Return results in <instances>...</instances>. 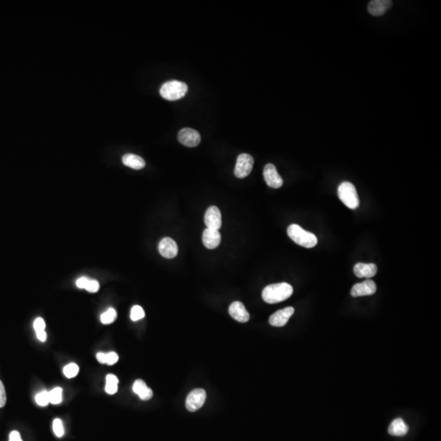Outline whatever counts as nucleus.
<instances>
[{"label": "nucleus", "mask_w": 441, "mask_h": 441, "mask_svg": "<svg viewBox=\"0 0 441 441\" xmlns=\"http://www.w3.org/2000/svg\"><path fill=\"white\" fill-rule=\"evenodd\" d=\"M159 252L162 257L171 259L178 255V245L173 239L166 237L161 240L159 244Z\"/></svg>", "instance_id": "nucleus-12"}, {"label": "nucleus", "mask_w": 441, "mask_h": 441, "mask_svg": "<svg viewBox=\"0 0 441 441\" xmlns=\"http://www.w3.org/2000/svg\"><path fill=\"white\" fill-rule=\"evenodd\" d=\"M105 390H106V393L109 394V395H114L118 391V385L117 384H108V383H106Z\"/></svg>", "instance_id": "nucleus-30"}, {"label": "nucleus", "mask_w": 441, "mask_h": 441, "mask_svg": "<svg viewBox=\"0 0 441 441\" xmlns=\"http://www.w3.org/2000/svg\"><path fill=\"white\" fill-rule=\"evenodd\" d=\"M340 200L350 209H355L359 205V199L355 186L349 182L340 184L337 189Z\"/></svg>", "instance_id": "nucleus-4"}, {"label": "nucleus", "mask_w": 441, "mask_h": 441, "mask_svg": "<svg viewBox=\"0 0 441 441\" xmlns=\"http://www.w3.org/2000/svg\"><path fill=\"white\" fill-rule=\"evenodd\" d=\"M89 279L87 277H80V279H77L76 281V285L80 288H85L87 283H89Z\"/></svg>", "instance_id": "nucleus-31"}, {"label": "nucleus", "mask_w": 441, "mask_h": 441, "mask_svg": "<svg viewBox=\"0 0 441 441\" xmlns=\"http://www.w3.org/2000/svg\"><path fill=\"white\" fill-rule=\"evenodd\" d=\"M131 320L132 321H137V320H141L145 317V312L143 310L142 307L140 306H134L131 310V315H130Z\"/></svg>", "instance_id": "nucleus-23"}, {"label": "nucleus", "mask_w": 441, "mask_h": 441, "mask_svg": "<svg viewBox=\"0 0 441 441\" xmlns=\"http://www.w3.org/2000/svg\"><path fill=\"white\" fill-rule=\"evenodd\" d=\"M62 389L56 387L49 392V402L52 404H61L62 401Z\"/></svg>", "instance_id": "nucleus-21"}, {"label": "nucleus", "mask_w": 441, "mask_h": 441, "mask_svg": "<svg viewBox=\"0 0 441 441\" xmlns=\"http://www.w3.org/2000/svg\"><path fill=\"white\" fill-rule=\"evenodd\" d=\"M7 401L6 391L2 381L0 380V408L5 406Z\"/></svg>", "instance_id": "nucleus-27"}, {"label": "nucleus", "mask_w": 441, "mask_h": 441, "mask_svg": "<svg viewBox=\"0 0 441 441\" xmlns=\"http://www.w3.org/2000/svg\"><path fill=\"white\" fill-rule=\"evenodd\" d=\"M204 223L207 228L219 231L222 227V213L217 207L211 206L207 209L204 215Z\"/></svg>", "instance_id": "nucleus-10"}, {"label": "nucleus", "mask_w": 441, "mask_h": 441, "mask_svg": "<svg viewBox=\"0 0 441 441\" xmlns=\"http://www.w3.org/2000/svg\"><path fill=\"white\" fill-rule=\"evenodd\" d=\"M188 91V86L185 83L171 80L162 85L160 89V95L169 101H177L186 95Z\"/></svg>", "instance_id": "nucleus-3"}, {"label": "nucleus", "mask_w": 441, "mask_h": 441, "mask_svg": "<svg viewBox=\"0 0 441 441\" xmlns=\"http://www.w3.org/2000/svg\"><path fill=\"white\" fill-rule=\"evenodd\" d=\"M178 141L187 147H195L201 141V136L196 130L190 128H182L178 132Z\"/></svg>", "instance_id": "nucleus-7"}, {"label": "nucleus", "mask_w": 441, "mask_h": 441, "mask_svg": "<svg viewBox=\"0 0 441 441\" xmlns=\"http://www.w3.org/2000/svg\"><path fill=\"white\" fill-rule=\"evenodd\" d=\"M37 337H38V339L40 341V342H45L46 339H47V333H46L45 331H41V332H38L36 333Z\"/></svg>", "instance_id": "nucleus-34"}, {"label": "nucleus", "mask_w": 441, "mask_h": 441, "mask_svg": "<svg viewBox=\"0 0 441 441\" xmlns=\"http://www.w3.org/2000/svg\"><path fill=\"white\" fill-rule=\"evenodd\" d=\"M378 271V267L374 263H359L355 264L354 266V273L359 278H366L370 279L376 275Z\"/></svg>", "instance_id": "nucleus-15"}, {"label": "nucleus", "mask_w": 441, "mask_h": 441, "mask_svg": "<svg viewBox=\"0 0 441 441\" xmlns=\"http://www.w3.org/2000/svg\"><path fill=\"white\" fill-rule=\"evenodd\" d=\"M294 308L292 307H285L283 309L279 310L278 312L273 314L269 319V323L270 325L275 327H283L288 323L290 317L293 315Z\"/></svg>", "instance_id": "nucleus-11"}, {"label": "nucleus", "mask_w": 441, "mask_h": 441, "mask_svg": "<svg viewBox=\"0 0 441 441\" xmlns=\"http://www.w3.org/2000/svg\"><path fill=\"white\" fill-rule=\"evenodd\" d=\"M45 322H44V320L43 319L37 318L36 320H35V322H34V329H35V332L38 333V332H41V331H44L45 329Z\"/></svg>", "instance_id": "nucleus-29"}, {"label": "nucleus", "mask_w": 441, "mask_h": 441, "mask_svg": "<svg viewBox=\"0 0 441 441\" xmlns=\"http://www.w3.org/2000/svg\"><path fill=\"white\" fill-rule=\"evenodd\" d=\"M409 431V426L402 418H396L390 425L388 432L393 436H404Z\"/></svg>", "instance_id": "nucleus-17"}, {"label": "nucleus", "mask_w": 441, "mask_h": 441, "mask_svg": "<svg viewBox=\"0 0 441 441\" xmlns=\"http://www.w3.org/2000/svg\"><path fill=\"white\" fill-rule=\"evenodd\" d=\"M79 366L75 363H69L63 369V373L67 379H73L78 374Z\"/></svg>", "instance_id": "nucleus-22"}, {"label": "nucleus", "mask_w": 441, "mask_h": 441, "mask_svg": "<svg viewBox=\"0 0 441 441\" xmlns=\"http://www.w3.org/2000/svg\"><path fill=\"white\" fill-rule=\"evenodd\" d=\"M117 318L116 311L113 308H110L101 316V321L103 325H110L114 322Z\"/></svg>", "instance_id": "nucleus-20"}, {"label": "nucleus", "mask_w": 441, "mask_h": 441, "mask_svg": "<svg viewBox=\"0 0 441 441\" xmlns=\"http://www.w3.org/2000/svg\"><path fill=\"white\" fill-rule=\"evenodd\" d=\"M106 381V383H108V384H117L118 385V383H119V379L114 374H109V375H107Z\"/></svg>", "instance_id": "nucleus-33"}, {"label": "nucleus", "mask_w": 441, "mask_h": 441, "mask_svg": "<svg viewBox=\"0 0 441 441\" xmlns=\"http://www.w3.org/2000/svg\"><path fill=\"white\" fill-rule=\"evenodd\" d=\"M377 291V286L375 282L371 279H366L362 283H356L353 286L350 291L351 296L357 297L370 296L375 293Z\"/></svg>", "instance_id": "nucleus-9"}, {"label": "nucleus", "mask_w": 441, "mask_h": 441, "mask_svg": "<svg viewBox=\"0 0 441 441\" xmlns=\"http://www.w3.org/2000/svg\"><path fill=\"white\" fill-rule=\"evenodd\" d=\"M293 288L289 283H274L266 286L262 291V299L269 304H275L287 300L292 296Z\"/></svg>", "instance_id": "nucleus-1"}, {"label": "nucleus", "mask_w": 441, "mask_h": 441, "mask_svg": "<svg viewBox=\"0 0 441 441\" xmlns=\"http://www.w3.org/2000/svg\"><path fill=\"white\" fill-rule=\"evenodd\" d=\"M229 313L234 320L238 322H248L250 318L249 312H247L245 305L240 302H234L229 307Z\"/></svg>", "instance_id": "nucleus-14"}, {"label": "nucleus", "mask_w": 441, "mask_h": 441, "mask_svg": "<svg viewBox=\"0 0 441 441\" xmlns=\"http://www.w3.org/2000/svg\"><path fill=\"white\" fill-rule=\"evenodd\" d=\"M133 392L138 395L140 399L142 400H149L153 396V392L149 387H147L144 381L138 379L135 382L132 387Z\"/></svg>", "instance_id": "nucleus-18"}, {"label": "nucleus", "mask_w": 441, "mask_h": 441, "mask_svg": "<svg viewBox=\"0 0 441 441\" xmlns=\"http://www.w3.org/2000/svg\"><path fill=\"white\" fill-rule=\"evenodd\" d=\"M220 239H222V236L217 230L206 228L203 231L202 240H203V245L207 249H214L217 248L220 244V240H222Z\"/></svg>", "instance_id": "nucleus-13"}, {"label": "nucleus", "mask_w": 441, "mask_h": 441, "mask_svg": "<svg viewBox=\"0 0 441 441\" xmlns=\"http://www.w3.org/2000/svg\"><path fill=\"white\" fill-rule=\"evenodd\" d=\"M100 288V284L97 280H93L89 279V283H87L86 287L85 289L89 291V292H97Z\"/></svg>", "instance_id": "nucleus-26"}, {"label": "nucleus", "mask_w": 441, "mask_h": 441, "mask_svg": "<svg viewBox=\"0 0 441 441\" xmlns=\"http://www.w3.org/2000/svg\"><path fill=\"white\" fill-rule=\"evenodd\" d=\"M35 401L39 406L45 407L49 404V392L43 391L35 396Z\"/></svg>", "instance_id": "nucleus-24"}, {"label": "nucleus", "mask_w": 441, "mask_h": 441, "mask_svg": "<svg viewBox=\"0 0 441 441\" xmlns=\"http://www.w3.org/2000/svg\"><path fill=\"white\" fill-rule=\"evenodd\" d=\"M97 359L101 363H106V354L105 353L99 352L97 355Z\"/></svg>", "instance_id": "nucleus-35"}, {"label": "nucleus", "mask_w": 441, "mask_h": 441, "mask_svg": "<svg viewBox=\"0 0 441 441\" xmlns=\"http://www.w3.org/2000/svg\"><path fill=\"white\" fill-rule=\"evenodd\" d=\"M122 161L123 165L136 170L142 169L145 165V160L134 154H126L123 156Z\"/></svg>", "instance_id": "nucleus-19"}, {"label": "nucleus", "mask_w": 441, "mask_h": 441, "mask_svg": "<svg viewBox=\"0 0 441 441\" xmlns=\"http://www.w3.org/2000/svg\"><path fill=\"white\" fill-rule=\"evenodd\" d=\"M254 160L249 154H240L236 161L235 175L239 178H245L250 174Z\"/></svg>", "instance_id": "nucleus-5"}, {"label": "nucleus", "mask_w": 441, "mask_h": 441, "mask_svg": "<svg viewBox=\"0 0 441 441\" xmlns=\"http://www.w3.org/2000/svg\"><path fill=\"white\" fill-rule=\"evenodd\" d=\"M52 429H53V432H54L55 435L56 436L59 437V438H61L64 435V433H65V430H64V426H63L62 422H61V419H59V418H56V419L53 421V423H52Z\"/></svg>", "instance_id": "nucleus-25"}, {"label": "nucleus", "mask_w": 441, "mask_h": 441, "mask_svg": "<svg viewBox=\"0 0 441 441\" xmlns=\"http://www.w3.org/2000/svg\"><path fill=\"white\" fill-rule=\"evenodd\" d=\"M119 360V355H117L115 352H110L106 354V364L108 365H113L118 362Z\"/></svg>", "instance_id": "nucleus-28"}, {"label": "nucleus", "mask_w": 441, "mask_h": 441, "mask_svg": "<svg viewBox=\"0 0 441 441\" xmlns=\"http://www.w3.org/2000/svg\"><path fill=\"white\" fill-rule=\"evenodd\" d=\"M263 176L265 182L271 188H279L283 186V179L272 164H268L264 168Z\"/></svg>", "instance_id": "nucleus-8"}, {"label": "nucleus", "mask_w": 441, "mask_h": 441, "mask_svg": "<svg viewBox=\"0 0 441 441\" xmlns=\"http://www.w3.org/2000/svg\"><path fill=\"white\" fill-rule=\"evenodd\" d=\"M9 441H23L18 430H13L9 435Z\"/></svg>", "instance_id": "nucleus-32"}, {"label": "nucleus", "mask_w": 441, "mask_h": 441, "mask_svg": "<svg viewBox=\"0 0 441 441\" xmlns=\"http://www.w3.org/2000/svg\"><path fill=\"white\" fill-rule=\"evenodd\" d=\"M287 232L289 238L296 243L297 245L307 249L314 248L318 243V239L313 233L307 232L297 224L290 225Z\"/></svg>", "instance_id": "nucleus-2"}, {"label": "nucleus", "mask_w": 441, "mask_h": 441, "mask_svg": "<svg viewBox=\"0 0 441 441\" xmlns=\"http://www.w3.org/2000/svg\"><path fill=\"white\" fill-rule=\"evenodd\" d=\"M392 2L390 0H373L368 6V10L371 15L375 17L382 16L392 7Z\"/></svg>", "instance_id": "nucleus-16"}, {"label": "nucleus", "mask_w": 441, "mask_h": 441, "mask_svg": "<svg viewBox=\"0 0 441 441\" xmlns=\"http://www.w3.org/2000/svg\"><path fill=\"white\" fill-rule=\"evenodd\" d=\"M206 392L203 389H195L189 394L186 400V408L190 412H195L205 403Z\"/></svg>", "instance_id": "nucleus-6"}]
</instances>
